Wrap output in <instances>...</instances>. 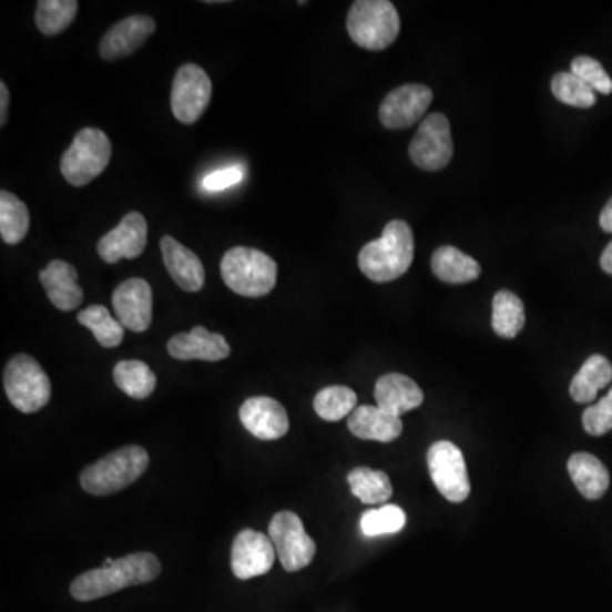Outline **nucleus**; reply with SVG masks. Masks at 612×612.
<instances>
[{
    "label": "nucleus",
    "mask_w": 612,
    "mask_h": 612,
    "mask_svg": "<svg viewBox=\"0 0 612 612\" xmlns=\"http://www.w3.org/2000/svg\"><path fill=\"white\" fill-rule=\"evenodd\" d=\"M242 169L238 167H228L220 169V171L212 172V174L206 175L203 181L204 190L208 191H222L226 187L235 186V184L241 183Z\"/></svg>",
    "instance_id": "nucleus-37"
},
{
    "label": "nucleus",
    "mask_w": 612,
    "mask_h": 612,
    "mask_svg": "<svg viewBox=\"0 0 612 612\" xmlns=\"http://www.w3.org/2000/svg\"><path fill=\"white\" fill-rule=\"evenodd\" d=\"M427 467L436 489L449 502L461 503L471 492L463 451L449 441H438L427 451Z\"/></svg>",
    "instance_id": "nucleus-8"
},
{
    "label": "nucleus",
    "mask_w": 612,
    "mask_h": 612,
    "mask_svg": "<svg viewBox=\"0 0 612 612\" xmlns=\"http://www.w3.org/2000/svg\"><path fill=\"white\" fill-rule=\"evenodd\" d=\"M599 223H601L602 230H604V232H608V234H612V197L608 201V204H605L604 210H602Z\"/></svg>",
    "instance_id": "nucleus-39"
},
{
    "label": "nucleus",
    "mask_w": 612,
    "mask_h": 612,
    "mask_svg": "<svg viewBox=\"0 0 612 612\" xmlns=\"http://www.w3.org/2000/svg\"><path fill=\"white\" fill-rule=\"evenodd\" d=\"M114 382L128 397L143 400L150 397L157 387V376L143 361L118 363L113 371Z\"/></svg>",
    "instance_id": "nucleus-28"
},
{
    "label": "nucleus",
    "mask_w": 612,
    "mask_h": 612,
    "mask_svg": "<svg viewBox=\"0 0 612 612\" xmlns=\"http://www.w3.org/2000/svg\"><path fill=\"white\" fill-rule=\"evenodd\" d=\"M601 267L605 273L612 276V242L605 247V251L602 252Z\"/></svg>",
    "instance_id": "nucleus-40"
},
{
    "label": "nucleus",
    "mask_w": 612,
    "mask_h": 612,
    "mask_svg": "<svg viewBox=\"0 0 612 612\" xmlns=\"http://www.w3.org/2000/svg\"><path fill=\"white\" fill-rule=\"evenodd\" d=\"M347 427L356 438L365 441L391 442L400 438V417L385 412L378 405H363L357 407L347 420Z\"/></svg>",
    "instance_id": "nucleus-22"
},
{
    "label": "nucleus",
    "mask_w": 612,
    "mask_h": 612,
    "mask_svg": "<svg viewBox=\"0 0 612 612\" xmlns=\"http://www.w3.org/2000/svg\"><path fill=\"white\" fill-rule=\"evenodd\" d=\"M274 560L276 550L271 538L254 529L238 532L232 547V572L238 580L266 575L273 569Z\"/></svg>",
    "instance_id": "nucleus-13"
},
{
    "label": "nucleus",
    "mask_w": 612,
    "mask_h": 612,
    "mask_svg": "<svg viewBox=\"0 0 612 612\" xmlns=\"http://www.w3.org/2000/svg\"><path fill=\"white\" fill-rule=\"evenodd\" d=\"M432 91L427 85L407 84L391 91L379 106V121L388 130L412 126L429 110Z\"/></svg>",
    "instance_id": "nucleus-12"
},
{
    "label": "nucleus",
    "mask_w": 612,
    "mask_h": 612,
    "mask_svg": "<svg viewBox=\"0 0 612 612\" xmlns=\"http://www.w3.org/2000/svg\"><path fill=\"white\" fill-rule=\"evenodd\" d=\"M4 390L19 412L34 414L50 401L51 382L34 357L18 354L6 366Z\"/></svg>",
    "instance_id": "nucleus-7"
},
{
    "label": "nucleus",
    "mask_w": 612,
    "mask_h": 612,
    "mask_svg": "<svg viewBox=\"0 0 612 612\" xmlns=\"http://www.w3.org/2000/svg\"><path fill=\"white\" fill-rule=\"evenodd\" d=\"M169 354L177 361L218 363L230 356V344L222 334L210 332L208 328L194 327L186 334H177L167 344Z\"/></svg>",
    "instance_id": "nucleus-18"
},
{
    "label": "nucleus",
    "mask_w": 612,
    "mask_h": 612,
    "mask_svg": "<svg viewBox=\"0 0 612 612\" xmlns=\"http://www.w3.org/2000/svg\"><path fill=\"white\" fill-rule=\"evenodd\" d=\"M572 73L585 82L594 92L608 95L612 92L611 76L605 72L604 67L591 57H577L572 62Z\"/></svg>",
    "instance_id": "nucleus-35"
},
{
    "label": "nucleus",
    "mask_w": 612,
    "mask_h": 612,
    "mask_svg": "<svg viewBox=\"0 0 612 612\" xmlns=\"http://www.w3.org/2000/svg\"><path fill=\"white\" fill-rule=\"evenodd\" d=\"M30 230V210L9 191L0 193V235L9 245L24 241Z\"/></svg>",
    "instance_id": "nucleus-29"
},
{
    "label": "nucleus",
    "mask_w": 612,
    "mask_h": 612,
    "mask_svg": "<svg viewBox=\"0 0 612 612\" xmlns=\"http://www.w3.org/2000/svg\"><path fill=\"white\" fill-rule=\"evenodd\" d=\"M76 320L88 327L94 334L95 340L106 349H113L123 343L124 327L118 318H113L106 306H89L76 315Z\"/></svg>",
    "instance_id": "nucleus-30"
},
{
    "label": "nucleus",
    "mask_w": 612,
    "mask_h": 612,
    "mask_svg": "<svg viewBox=\"0 0 612 612\" xmlns=\"http://www.w3.org/2000/svg\"><path fill=\"white\" fill-rule=\"evenodd\" d=\"M269 538L286 572H298L310 565L317 553V544L306 534L302 519L289 510L274 516L269 524Z\"/></svg>",
    "instance_id": "nucleus-9"
},
{
    "label": "nucleus",
    "mask_w": 612,
    "mask_h": 612,
    "mask_svg": "<svg viewBox=\"0 0 612 612\" xmlns=\"http://www.w3.org/2000/svg\"><path fill=\"white\" fill-rule=\"evenodd\" d=\"M161 251L165 269L171 274L178 288L187 293H197L203 289L206 273H204L203 263L193 251L178 244L169 235L162 237Z\"/></svg>",
    "instance_id": "nucleus-19"
},
{
    "label": "nucleus",
    "mask_w": 612,
    "mask_h": 612,
    "mask_svg": "<svg viewBox=\"0 0 612 612\" xmlns=\"http://www.w3.org/2000/svg\"><path fill=\"white\" fill-rule=\"evenodd\" d=\"M113 306L124 328L142 334L152 324V286L140 277L124 280L114 289Z\"/></svg>",
    "instance_id": "nucleus-15"
},
{
    "label": "nucleus",
    "mask_w": 612,
    "mask_h": 612,
    "mask_svg": "<svg viewBox=\"0 0 612 612\" xmlns=\"http://www.w3.org/2000/svg\"><path fill=\"white\" fill-rule=\"evenodd\" d=\"M79 274L65 261H51L40 273L41 285L48 298L60 312L75 310L84 299V289L76 285Z\"/></svg>",
    "instance_id": "nucleus-20"
},
{
    "label": "nucleus",
    "mask_w": 612,
    "mask_h": 612,
    "mask_svg": "<svg viewBox=\"0 0 612 612\" xmlns=\"http://www.w3.org/2000/svg\"><path fill=\"white\" fill-rule=\"evenodd\" d=\"M583 429L591 436H604L612 430V388L599 404L585 408Z\"/></svg>",
    "instance_id": "nucleus-36"
},
{
    "label": "nucleus",
    "mask_w": 612,
    "mask_h": 612,
    "mask_svg": "<svg viewBox=\"0 0 612 612\" xmlns=\"http://www.w3.org/2000/svg\"><path fill=\"white\" fill-rule=\"evenodd\" d=\"M452 152L455 145L448 118L441 113L424 118L408 149L414 164L424 171H441L451 162Z\"/></svg>",
    "instance_id": "nucleus-11"
},
{
    "label": "nucleus",
    "mask_w": 612,
    "mask_h": 612,
    "mask_svg": "<svg viewBox=\"0 0 612 612\" xmlns=\"http://www.w3.org/2000/svg\"><path fill=\"white\" fill-rule=\"evenodd\" d=\"M222 277L237 295L261 298L269 295L276 286L277 264L271 255L257 248H230L223 255Z\"/></svg>",
    "instance_id": "nucleus-3"
},
{
    "label": "nucleus",
    "mask_w": 612,
    "mask_h": 612,
    "mask_svg": "<svg viewBox=\"0 0 612 612\" xmlns=\"http://www.w3.org/2000/svg\"><path fill=\"white\" fill-rule=\"evenodd\" d=\"M213 85L208 73L196 63H186L175 73L171 108L175 120L193 124L208 110Z\"/></svg>",
    "instance_id": "nucleus-10"
},
{
    "label": "nucleus",
    "mask_w": 612,
    "mask_h": 612,
    "mask_svg": "<svg viewBox=\"0 0 612 612\" xmlns=\"http://www.w3.org/2000/svg\"><path fill=\"white\" fill-rule=\"evenodd\" d=\"M569 473L577 490L586 500H599L608 492L611 477L601 459L589 452H575L569 461Z\"/></svg>",
    "instance_id": "nucleus-23"
},
{
    "label": "nucleus",
    "mask_w": 612,
    "mask_h": 612,
    "mask_svg": "<svg viewBox=\"0 0 612 612\" xmlns=\"http://www.w3.org/2000/svg\"><path fill=\"white\" fill-rule=\"evenodd\" d=\"M405 524H407V516H405L404 509L394 503L379 507V509L366 510L361 522H359L366 538L395 534V532H400Z\"/></svg>",
    "instance_id": "nucleus-33"
},
{
    "label": "nucleus",
    "mask_w": 612,
    "mask_h": 612,
    "mask_svg": "<svg viewBox=\"0 0 612 612\" xmlns=\"http://www.w3.org/2000/svg\"><path fill=\"white\" fill-rule=\"evenodd\" d=\"M432 273L449 285H465L477 279L481 274V266L471 255L465 254L459 248L445 245L434 252Z\"/></svg>",
    "instance_id": "nucleus-24"
},
{
    "label": "nucleus",
    "mask_w": 612,
    "mask_h": 612,
    "mask_svg": "<svg viewBox=\"0 0 612 612\" xmlns=\"http://www.w3.org/2000/svg\"><path fill=\"white\" fill-rule=\"evenodd\" d=\"M551 91L558 101L582 110L594 106L598 101L595 92L572 72L557 73L551 81Z\"/></svg>",
    "instance_id": "nucleus-34"
},
{
    "label": "nucleus",
    "mask_w": 612,
    "mask_h": 612,
    "mask_svg": "<svg viewBox=\"0 0 612 612\" xmlns=\"http://www.w3.org/2000/svg\"><path fill=\"white\" fill-rule=\"evenodd\" d=\"M155 31V21L150 16H130L102 37L99 44V55L106 62L132 55L145 43L146 38Z\"/></svg>",
    "instance_id": "nucleus-17"
},
{
    "label": "nucleus",
    "mask_w": 612,
    "mask_h": 612,
    "mask_svg": "<svg viewBox=\"0 0 612 612\" xmlns=\"http://www.w3.org/2000/svg\"><path fill=\"white\" fill-rule=\"evenodd\" d=\"M357 395L347 387H327L318 391L314 408L320 419L337 422L356 410Z\"/></svg>",
    "instance_id": "nucleus-32"
},
{
    "label": "nucleus",
    "mask_w": 612,
    "mask_h": 612,
    "mask_svg": "<svg viewBox=\"0 0 612 612\" xmlns=\"http://www.w3.org/2000/svg\"><path fill=\"white\" fill-rule=\"evenodd\" d=\"M375 398L376 405L385 412L401 417L422 405L424 394L414 379L390 373L376 381Z\"/></svg>",
    "instance_id": "nucleus-21"
},
{
    "label": "nucleus",
    "mask_w": 612,
    "mask_h": 612,
    "mask_svg": "<svg viewBox=\"0 0 612 612\" xmlns=\"http://www.w3.org/2000/svg\"><path fill=\"white\" fill-rule=\"evenodd\" d=\"M159 575H161V561L155 554L143 551V553L128 554L120 560H114L111 565L82 573L70 585V594L76 601H95L123 591L128 586L152 582Z\"/></svg>",
    "instance_id": "nucleus-1"
},
{
    "label": "nucleus",
    "mask_w": 612,
    "mask_h": 612,
    "mask_svg": "<svg viewBox=\"0 0 612 612\" xmlns=\"http://www.w3.org/2000/svg\"><path fill=\"white\" fill-rule=\"evenodd\" d=\"M347 31L357 47L385 50L400 34V16L388 0H357L347 16Z\"/></svg>",
    "instance_id": "nucleus-5"
},
{
    "label": "nucleus",
    "mask_w": 612,
    "mask_h": 612,
    "mask_svg": "<svg viewBox=\"0 0 612 612\" xmlns=\"http://www.w3.org/2000/svg\"><path fill=\"white\" fill-rule=\"evenodd\" d=\"M9 89L6 82H0V126L8 123Z\"/></svg>",
    "instance_id": "nucleus-38"
},
{
    "label": "nucleus",
    "mask_w": 612,
    "mask_h": 612,
    "mask_svg": "<svg viewBox=\"0 0 612 612\" xmlns=\"http://www.w3.org/2000/svg\"><path fill=\"white\" fill-rule=\"evenodd\" d=\"M149 225L139 212L128 213L116 228L99 241L98 254L104 263L116 264L121 259H136L146 247Z\"/></svg>",
    "instance_id": "nucleus-14"
},
{
    "label": "nucleus",
    "mask_w": 612,
    "mask_h": 612,
    "mask_svg": "<svg viewBox=\"0 0 612 612\" xmlns=\"http://www.w3.org/2000/svg\"><path fill=\"white\" fill-rule=\"evenodd\" d=\"M76 11V0H40L37 4L38 30L44 37H55L72 24Z\"/></svg>",
    "instance_id": "nucleus-31"
},
{
    "label": "nucleus",
    "mask_w": 612,
    "mask_h": 612,
    "mask_svg": "<svg viewBox=\"0 0 612 612\" xmlns=\"http://www.w3.org/2000/svg\"><path fill=\"white\" fill-rule=\"evenodd\" d=\"M524 303L518 295L510 292H499L493 296L492 327L497 336L503 339H514L524 328Z\"/></svg>",
    "instance_id": "nucleus-26"
},
{
    "label": "nucleus",
    "mask_w": 612,
    "mask_h": 612,
    "mask_svg": "<svg viewBox=\"0 0 612 612\" xmlns=\"http://www.w3.org/2000/svg\"><path fill=\"white\" fill-rule=\"evenodd\" d=\"M111 153L113 146L106 133L98 128H84L63 153L60 171L72 186H88L106 171Z\"/></svg>",
    "instance_id": "nucleus-6"
},
{
    "label": "nucleus",
    "mask_w": 612,
    "mask_h": 612,
    "mask_svg": "<svg viewBox=\"0 0 612 612\" xmlns=\"http://www.w3.org/2000/svg\"><path fill=\"white\" fill-rule=\"evenodd\" d=\"M612 381V365L608 357L594 354L583 363L570 382V395L577 404H591L599 391Z\"/></svg>",
    "instance_id": "nucleus-25"
},
{
    "label": "nucleus",
    "mask_w": 612,
    "mask_h": 612,
    "mask_svg": "<svg viewBox=\"0 0 612 612\" xmlns=\"http://www.w3.org/2000/svg\"><path fill=\"white\" fill-rule=\"evenodd\" d=\"M347 481L354 497L368 506L385 503L394 493L390 478L385 471L371 470V468H354Z\"/></svg>",
    "instance_id": "nucleus-27"
},
{
    "label": "nucleus",
    "mask_w": 612,
    "mask_h": 612,
    "mask_svg": "<svg viewBox=\"0 0 612 612\" xmlns=\"http://www.w3.org/2000/svg\"><path fill=\"white\" fill-rule=\"evenodd\" d=\"M414 232L408 223L394 220L382 230L378 241L369 242L359 252V269L375 283H390L412 266Z\"/></svg>",
    "instance_id": "nucleus-2"
},
{
    "label": "nucleus",
    "mask_w": 612,
    "mask_h": 612,
    "mask_svg": "<svg viewBox=\"0 0 612 612\" xmlns=\"http://www.w3.org/2000/svg\"><path fill=\"white\" fill-rule=\"evenodd\" d=\"M149 468V452L142 446H126L95 461L81 475L82 489L106 497L135 483Z\"/></svg>",
    "instance_id": "nucleus-4"
},
{
    "label": "nucleus",
    "mask_w": 612,
    "mask_h": 612,
    "mask_svg": "<svg viewBox=\"0 0 612 612\" xmlns=\"http://www.w3.org/2000/svg\"><path fill=\"white\" fill-rule=\"evenodd\" d=\"M245 429L263 441H276L289 430L288 414L279 401L269 397H252L241 407Z\"/></svg>",
    "instance_id": "nucleus-16"
}]
</instances>
